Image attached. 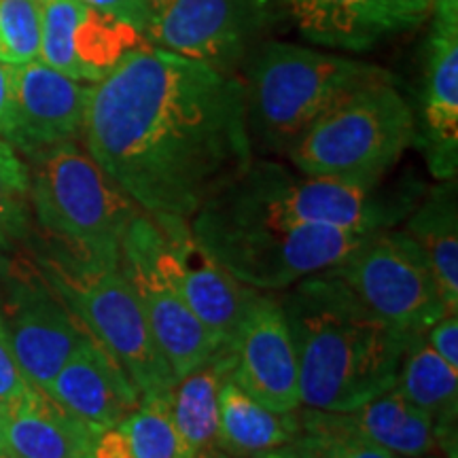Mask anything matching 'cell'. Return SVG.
<instances>
[{
    "label": "cell",
    "mask_w": 458,
    "mask_h": 458,
    "mask_svg": "<svg viewBox=\"0 0 458 458\" xmlns=\"http://www.w3.org/2000/svg\"><path fill=\"white\" fill-rule=\"evenodd\" d=\"M83 145L142 213L191 221L253 162L233 72L142 43L91 85Z\"/></svg>",
    "instance_id": "cell-1"
},
{
    "label": "cell",
    "mask_w": 458,
    "mask_h": 458,
    "mask_svg": "<svg viewBox=\"0 0 458 458\" xmlns=\"http://www.w3.org/2000/svg\"><path fill=\"white\" fill-rule=\"evenodd\" d=\"M278 303L293 340L301 408L351 411L397 385L411 337L377 318L335 274L300 280Z\"/></svg>",
    "instance_id": "cell-2"
},
{
    "label": "cell",
    "mask_w": 458,
    "mask_h": 458,
    "mask_svg": "<svg viewBox=\"0 0 458 458\" xmlns=\"http://www.w3.org/2000/svg\"><path fill=\"white\" fill-rule=\"evenodd\" d=\"M193 236L240 283L280 293L300 280L342 266L374 232L289 225L208 199L189 221Z\"/></svg>",
    "instance_id": "cell-3"
},
{
    "label": "cell",
    "mask_w": 458,
    "mask_h": 458,
    "mask_svg": "<svg viewBox=\"0 0 458 458\" xmlns=\"http://www.w3.org/2000/svg\"><path fill=\"white\" fill-rule=\"evenodd\" d=\"M30 210L38 227L74 259L119 267L122 244L142 210L77 142L28 157Z\"/></svg>",
    "instance_id": "cell-4"
},
{
    "label": "cell",
    "mask_w": 458,
    "mask_h": 458,
    "mask_svg": "<svg viewBox=\"0 0 458 458\" xmlns=\"http://www.w3.org/2000/svg\"><path fill=\"white\" fill-rule=\"evenodd\" d=\"M393 79L385 68L293 43L257 49L244 85L250 140L286 153L310 125L348 94Z\"/></svg>",
    "instance_id": "cell-5"
},
{
    "label": "cell",
    "mask_w": 458,
    "mask_h": 458,
    "mask_svg": "<svg viewBox=\"0 0 458 458\" xmlns=\"http://www.w3.org/2000/svg\"><path fill=\"white\" fill-rule=\"evenodd\" d=\"M416 140V117L393 79L365 85L291 145L297 172L360 185H377Z\"/></svg>",
    "instance_id": "cell-6"
},
{
    "label": "cell",
    "mask_w": 458,
    "mask_h": 458,
    "mask_svg": "<svg viewBox=\"0 0 458 458\" xmlns=\"http://www.w3.org/2000/svg\"><path fill=\"white\" fill-rule=\"evenodd\" d=\"M37 267L88 334L117 360L140 399L172 393L176 377L122 266H94L54 249L37 257Z\"/></svg>",
    "instance_id": "cell-7"
},
{
    "label": "cell",
    "mask_w": 458,
    "mask_h": 458,
    "mask_svg": "<svg viewBox=\"0 0 458 458\" xmlns=\"http://www.w3.org/2000/svg\"><path fill=\"white\" fill-rule=\"evenodd\" d=\"M219 202L289 225H334L380 232L403 221L420 193L386 191L382 182L360 185L323 176L293 174L270 159L250 162L238 181L216 193Z\"/></svg>",
    "instance_id": "cell-8"
},
{
    "label": "cell",
    "mask_w": 458,
    "mask_h": 458,
    "mask_svg": "<svg viewBox=\"0 0 458 458\" xmlns=\"http://www.w3.org/2000/svg\"><path fill=\"white\" fill-rule=\"evenodd\" d=\"M329 272L351 286L377 318L410 337L425 335L435 320L448 314L431 266L403 229L374 232Z\"/></svg>",
    "instance_id": "cell-9"
},
{
    "label": "cell",
    "mask_w": 458,
    "mask_h": 458,
    "mask_svg": "<svg viewBox=\"0 0 458 458\" xmlns=\"http://www.w3.org/2000/svg\"><path fill=\"white\" fill-rule=\"evenodd\" d=\"M162 232L153 216L140 213L131 221L122 244V270L139 297L142 312L159 352L176 380L196 369L223 344L191 312L174 280L165 272Z\"/></svg>",
    "instance_id": "cell-10"
},
{
    "label": "cell",
    "mask_w": 458,
    "mask_h": 458,
    "mask_svg": "<svg viewBox=\"0 0 458 458\" xmlns=\"http://www.w3.org/2000/svg\"><path fill=\"white\" fill-rule=\"evenodd\" d=\"M145 41L219 71L244 60L270 20L267 0H148Z\"/></svg>",
    "instance_id": "cell-11"
},
{
    "label": "cell",
    "mask_w": 458,
    "mask_h": 458,
    "mask_svg": "<svg viewBox=\"0 0 458 458\" xmlns=\"http://www.w3.org/2000/svg\"><path fill=\"white\" fill-rule=\"evenodd\" d=\"M3 280L0 325L26 380L45 393L88 329L38 267H9Z\"/></svg>",
    "instance_id": "cell-12"
},
{
    "label": "cell",
    "mask_w": 458,
    "mask_h": 458,
    "mask_svg": "<svg viewBox=\"0 0 458 458\" xmlns=\"http://www.w3.org/2000/svg\"><path fill=\"white\" fill-rule=\"evenodd\" d=\"M91 85L74 81L41 60L11 66V100L0 139L32 157L83 134Z\"/></svg>",
    "instance_id": "cell-13"
},
{
    "label": "cell",
    "mask_w": 458,
    "mask_h": 458,
    "mask_svg": "<svg viewBox=\"0 0 458 458\" xmlns=\"http://www.w3.org/2000/svg\"><path fill=\"white\" fill-rule=\"evenodd\" d=\"M156 223L162 232L159 257L165 272L204 327L221 344H229L261 291L232 276L193 236L189 221Z\"/></svg>",
    "instance_id": "cell-14"
},
{
    "label": "cell",
    "mask_w": 458,
    "mask_h": 458,
    "mask_svg": "<svg viewBox=\"0 0 458 458\" xmlns=\"http://www.w3.org/2000/svg\"><path fill=\"white\" fill-rule=\"evenodd\" d=\"M38 3L43 21L38 60L74 81L98 83L123 55L147 43L134 28L88 7L81 0Z\"/></svg>",
    "instance_id": "cell-15"
},
{
    "label": "cell",
    "mask_w": 458,
    "mask_h": 458,
    "mask_svg": "<svg viewBox=\"0 0 458 458\" xmlns=\"http://www.w3.org/2000/svg\"><path fill=\"white\" fill-rule=\"evenodd\" d=\"M232 380L274 411L301 408L300 371L289 325L276 297L261 293L229 342Z\"/></svg>",
    "instance_id": "cell-16"
},
{
    "label": "cell",
    "mask_w": 458,
    "mask_h": 458,
    "mask_svg": "<svg viewBox=\"0 0 458 458\" xmlns=\"http://www.w3.org/2000/svg\"><path fill=\"white\" fill-rule=\"evenodd\" d=\"M303 38L320 47L365 51L431 17V0H280Z\"/></svg>",
    "instance_id": "cell-17"
},
{
    "label": "cell",
    "mask_w": 458,
    "mask_h": 458,
    "mask_svg": "<svg viewBox=\"0 0 458 458\" xmlns=\"http://www.w3.org/2000/svg\"><path fill=\"white\" fill-rule=\"evenodd\" d=\"M45 393L96 433L119 427L140 403V394L125 371L89 334Z\"/></svg>",
    "instance_id": "cell-18"
},
{
    "label": "cell",
    "mask_w": 458,
    "mask_h": 458,
    "mask_svg": "<svg viewBox=\"0 0 458 458\" xmlns=\"http://www.w3.org/2000/svg\"><path fill=\"white\" fill-rule=\"evenodd\" d=\"M416 140L437 181L456 179L458 168V28L433 21L422 79Z\"/></svg>",
    "instance_id": "cell-19"
},
{
    "label": "cell",
    "mask_w": 458,
    "mask_h": 458,
    "mask_svg": "<svg viewBox=\"0 0 458 458\" xmlns=\"http://www.w3.org/2000/svg\"><path fill=\"white\" fill-rule=\"evenodd\" d=\"M0 420L15 458H79L89 454L98 435L37 386L0 405Z\"/></svg>",
    "instance_id": "cell-20"
},
{
    "label": "cell",
    "mask_w": 458,
    "mask_h": 458,
    "mask_svg": "<svg viewBox=\"0 0 458 458\" xmlns=\"http://www.w3.org/2000/svg\"><path fill=\"white\" fill-rule=\"evenodd\" d=\"M331 420L399 458H420L439 448L433 418L403 397L397 385L351 411H327Z\"/></svg>",
    "instance_id": "cell-21"
},
{
    "label": "cell",
    "mask_w": 458,
    "mask_h": 458,
    "mask_svg": "<svg viewBox=\"0 0 458 458\" xmlns=\"http://www.w3.org/2000/svg\"><path fill=\"white\" fill-rule=\"evenodd\" d=\"M403 232L431 266L448 312L458 310V210L456 179L442 181L405 216Z\"/></svg>",
    "instance_id": "cell-22"
},
{
    "label": "cell",
    "mask_w": 458,
    "mask_h": 458,
    "mask_svg": "<svg viewBox=\"0 0 458 458\" xmlns=\"http://www.w3.org/2000/svg\"><path fill=\"white\" fill-rule=\"evenodd\" d=\"M232 348L223 344L206 363L179 377L172 386V420L193 454L219 444V397L223 385L232 380Z\"/></svg>",
    "instance_id": "cell-23"
},
{
    "label": "cell",
    "mask_w": 458,
    "mask_h": 458,
    "mask_svg": "<svg viewBox=\"0 0 458 458\" xmlns=\"http://www.w3.org/2000/svg\"><path fill=\"white\" fill-rule=\"evenodd\" d=\"M300 411V410H297ZM297 411H274L227 380L219 397L216 450L233 458H261L289 442L300 428Z\"/></svg>",
    "instance_id": "cell-24"
},
{
    "label": "cell",
    "mask_w": 458,
    "mask_h": 458,
    "mask_svg": "<svg viewBox=\"0 0 458 458\" xmlns=\"http://www.w3.org/2000/svg\"><path fill=\"white\" fill-rule=\"evenodd\" d=\"M397 388L416 408L427 411L437 427L439 445L448 444L458 414V369L428 346L425 335L411 337L401 360Z\"/></svg>",
    "instance_id": "cell-25"
},
{
    "label": "cell",
    "mask_w": 458,
    "mask_h": 458,
    "mask_svg": "<svg viewBox=\"0 0 458 458\" xmlns=\"http://www.w3.org/2000/svg\"><path fill=\"white\" fill-rule=\"evenodd\" d=\"M300 428L261 458H399L331 420L327 411L300 408Z\"/></svg>",
    "instance_id": "cell-26"
},
{
    "label": "cell",
    "mask_w": 458,
    "mask_h": 458,
    "mask_svg": "<svg viewBox=\"0 0 458 458\" xmlns=\"http://www.w3.org/2000/svg\"><path fill=\"white\" fill-rule=\"evenodd\" d=\"M134 458H193L170 414V394L140 399L139 408L119 425Z\"/></svg>",
    "instance_id": "cell-27"
},
{
    "label": "cell",
    "mask_w": 458,
    "mask_h": 458,
    "mask_svg": "<svg viewBox=\"0 0 458 458\" xmlns=\"http://www.w3.org/2000/svg\"><path fill=\"white\" fill-rule=\"evenodd\" d=\"M30 174L28 164L0 139V249L24 242L30 233Z\"/></svg>",
    "instance_id": "cell-28"
},
{
    "label": "cell",
    "mask_w": 458,
    "mask_h": 458,
    "mask_svg": "<svg viewBox=\"0 0 458 458\" xmlns=\"http://www.w3.org/2000/svg\"><path fill=\"white\" fill-rule=\"evenodd\" d=\"M41 30L38 0H0V62L20 66L38 60Z\"/></svg>",
    "instance_id": "cell-29"
},
{
    "label": "cell",
    "mask_w": 458,
    "mask_h": 458,
    "mask_svg": "<svg viewBox=\"0 0 458 458\" xmlns=\"http://www.w3.org/2000/svg\"><path fill=\"white\" fill-rule=\"evenodd\" d=\"M30 386L32 385L26 380L24 371L17 365L3 325H0V405L21 397Z\"/></svg>",
    "instance_id": "cell-30"
},
{
    "label": "cell",
    "mask_w": 458,
    "mask_h": 458,
    "mask_svg": "<svg viewBox=\"0 0 458 458\" xmlns=\"http://www.w3.org/2000/svg\"><path fill=\"white\" fill-rule=\"evenodd\" d=\"M88 7L100 11L108 17L123 21L125 26L134 28L145 37L147 24H148V0H81Z\"/></svg>",
    "instance_id": "cell-31"
},
{
    "label": "cell",
    "mask_w": 458,
    "mask_h": 458,
    "mask_svg": "<svg viewBox=\"0 0 458 458\" xmlns=\"http://www.w3.org/2000/svg\"><path fill=\"white\" fill-rule=\"evenodd\" d=\"M425 340L445 363L458 369V317L456 312L444 314L427 329Z\"/></svg>",
    "instance_id": "cell-32"
},
{
    "label": "cell",
    "mask_w": 458,
    "mask_h": 458,
    "mask_svg": "<svg viewBox=\"0 0 458 458\" xmlns=\"http://www.w3.org/2000/svg\"><path fill=\"white\" fill-rule=\"evenodd\" d=\"M89 458H134L123 428L113 427L96 435Z\"/></svg>",
    "instance_id": "cell-33"
},
{
    "label": "cell",
    "mask_w": 458,
    "mask_h": 458,
    "mask_svg": "<svg viewBox=\"0 0 458 458\" xmlns=\"http://www.w3.org/2000/svg\"><path fill=\"white\" fill-rule=\"evenodd\" d=\"M433 21L458 28V0H431Z\"/></svg>",
    "instance_id": "cell-34"
},
{
    "label": "cell",
    "mask_w": 458,
    "mask_h": 458,
    "mask_svg": "<svg viewBox=\"0 0 458 458\" xmlns=\"http://www.w3.org/2000/svg\"><path fill=\"white\" fill-rule=\"evenodd\" d=\"M11 100V66L0 62V122L9 108Z\"/></svg>",
    "instance_id": "cell-35"
},
{
    "label": "cell",
    "mask_w": 458,
    "mask_h": 458,
    "mask_svg": "<svg viewBox=\"0 0 458 458\" xmlns=\"http://www.w3.org/2000/svg\"><path fill=\"white\" fill-rule=\"evenodd\" d=\"M193 458H233V456H229V454H225V452H221V450H216V448H210V450L198 452V454L193 456Z\"/></svg>",
    "instance_id": "cell-36"
},
{
    "label": "cell",
    "mask_w": 458,
    "mask_h": 458,
    "mask_svg": "<svg viewBox=\"0 0 458 458\" xmlns=\"http://www.w3.org/2000/svg\"><path fill=\"white\" fill-rule=\"evenodd\" d=\"M0 452H7V444H4V433H3V420H0Z\"/></svg>",
    "instance_id": "cell-37"
},
{
    "label": "cell",
    "mask_w": 458,
    "mask_h": 458,
    "mask_svg": "<svg viewBox=\"0 0 458 458\" xmlns=\"http://www.w3.org/2000/svg\"><path fill=\"white\" fill-rule=\"evenodd\" d=\"M0 458H15V456H11L9 452H0Z\"/></svg>",
    "instance_id": "cell-38"
},
{
    "label": "cell",
    "mask_w": 458,
    "mask_h": 458,
    "mask_svg": "<svg viewBox=\"0 0 458 458\" xmlns=\"http://www.w3.org/2000/svg\"><path fill=\"white\" fill-rule=\"evenodd\" d=\"M420 458H442V456H433V454H427V456H420Z\"/></svg>",
    "instance_id": "cell-39"
},
{
    "label": "cell",
    "mask_w": 458,
    "mask_h": 458,
    "mask_svg": "<svg viewBox=\"0 0 458 458\" xmlns=\"http://www.w3.org/2000/svg\"><path fill=\"white\" fill-rule=\"evenodd\" d=\"M79 458H89V454H85V456H79Z\"/></svg>",
    "instance_id": "cell-40"
}]
</instances>
